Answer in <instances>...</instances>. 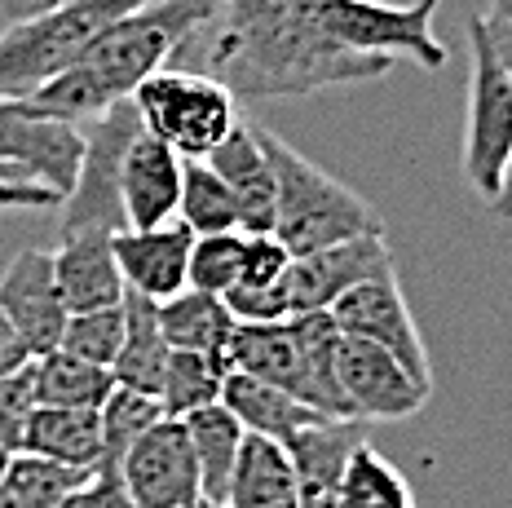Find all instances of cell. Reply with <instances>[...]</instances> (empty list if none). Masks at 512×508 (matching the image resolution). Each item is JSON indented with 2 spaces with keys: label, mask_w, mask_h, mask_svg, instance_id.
<instances>
[{
  "label": "cell",
  "mask_w": 512,
  "mask_h": 508,
  "mask_svg": "<svg viewBox=\"0 0 512 508\" xmlns=\"http://www.w3.org/2000/svg\"><path fill=\"white\" fill-rule=\"evenodd\" d=\"M204 164L230 186L234 204H239V226L248 235L274 230V168L261 142V124L239 120L226 142L204 155Z\"/></svg>",
  "instance_id": "obj_18"
},
{
  "label": "cell",
  "mask_w": 512,
  "mask_h": 508,
  "mask_svg": "<svg viewBox=\"0 0 512 508\" xmlns=\"http://www.w3.org/2000/svg\"><path fill=\"white\" fill-rule=\"evenodd\" d=\"M18 447L93 473L102 464V416L76 407H36L27 416Z\"/></svg>",
  "instance_id": "obj_22"
},
{
  "label": "cell",
  "mask_w": 512,
  "mask_h": 508,
  "mask_svg": "<svg viewBox=\"0 0 512 508\" xmlns=\"http://www.w3.org/2000/svg\"><path fill=\"white\" fill-rule=\"evenodd\" d=\"M120 345H124V301L120 305H106V310L71 314L58 349H67V354L84 358V363L111 367L115 354H120Z\"/></svg>",
  "instance_id": "obj_35"
},
{
  "label": "cell",
  "mask_w": 512,
  "mask_h": 508,
  "mask_svg": "<svg viewBox=\"0 0 512 508\" xmlns=\"http://www.w3.org/2000/svg\"><path fill=\"white\" fill-rule=\"evenodd\" d=\"M62 195L31 182H0V213H27V208H58Z\"/></svg>",
  "instance_id": "obj_40"
},
{
  "label": "cell",
  "mask_w": 512,
  "mask_h": 508,
  "mask_svg": "<svg viewBox=\"0 0 512 508\" xmlns=\"http://www.w3.org/2000/svg\"><path fill=\"white\" fill-rule=\"evenodd\" d=\"M181 155L155 133L137 129L124 155L120 173V199H124V226L128 230H151L177 217L181 204Z\"/></svg>",
  "instance_id": "obj_16"
},
{
  "label": "cell",
  "mask_w": 512,
  "mask_h": 508,
  "mask_svg": "<svg viewBox=\"0 0 512 508\" xmlns=\"http://www.w3.org/2000/svg\"><path fill=\"white\" fill-rule=\"evenodd\" d=\"M168 354H173V345H168L164 327H159V301L124 292V345L111 363L115 385L142 389V394H159Z\"/></svg>",
  "instance_id": "obj_24"
},
{
  "label": "cell",
  "mask_w": 512,
  "mask_h": 508,
  "mask_svg": "<svg viewBox=\"0 0 512 508\" xmlns=\"http://www.w3.org/2000/svg\"><path fill=\"white\" fill-rule=\"evenodd\" d=\"M199 508H230V504H199Z\"/></svg>",
  "instance_id": "obj_47"
},
{
  "label": "cell",
  "mask_w": 512,
  "mask_h": 508,
  "mask_svg": "<svg viewBox=\"0 0 512 508\" xmlns=\"http://www.w3.org/2000/svg\"><path fill=\"white\" fill-rule=\"evenodd\" d=\"M221 0H146L120 23H111L84 54L40 84L31 98H18L31 115L67 124H89L115 102L133 98V89L159 67H173L186 40L212 23Z\"/></svg>",
  "instance_id": "obj_2"
},
{
  "label": "cell",
  "mask_w": 512,
  "mask_h": 508,
  "mask_svg": "<svg viewBox=\"0 0 512 508\" xmlns=\"http://www.w3.org/2000/svg\"><path fill=\"white\" fill-rule=\"evenodd\" d=\"M23 363H31V354H27L23 336L14 332V323H9V314L0 310V376L14 372V367H23Z\"/></svg>",
  "instance_id": "obj_41"
},
{
  "label": "cell",
  "mask_w": 512,
  "mask_h": 508,
  "mask_svg": "<svg viewBox=\"0 0 512 508\" xmlns=\"http://www.w3.org/2000/svg\"><path fill=\"white\" fill-rule=\"evenodd\" d=\"M336 376L354 420H411L433 394V385H424L384 345L362 341V336H345V332H340Z\"/></svg>",
  "instance_id": "obj_10"
},
{
  "label": "cell",
  "mask_w": 512,
  "mask_h": 508,
  "mask_svg": "<svg viewBox=\"0 0 512 508\" xmlns=\"http://www.w3.org/2000/svg\"><path fill=\"white\" fill-rule=\"evenodd\" d=\"M177 221H186L195 235H217V230H243L239 226V204H234L230 186L204 160L181 164V204Z\"/></svg>",
  "instance_id": "obj_32"
},
{
  "label": "cell",
  "mask_w": 512,
  "mask_h": 508,
  "mask_svg": "<svg viewBox=\"0 0 512 508\" xmlns=\"http://www.w3.org/2000/svg\"><path fill=\"white\" fill-rule=\"evenodd\" d=\"M327 0H221L208 27L186 40L173 67L199 58L234 98H309V93L389 76L393 62L336 45L323 23Z\"/></svg>",
  "instance_id": "obj_1"
},
{
  "label": "cell",
  "mask_w": 512,
  "mask_h": 508,
  "mask_svg": "<svg viewBox=\"0 0 512 508\" xmlns=\"http://www.w3.org/2000/svg\"><path fill=\"white\" fill-rule=\"evenodd\" d=\"M362 442L358 420H314L283 442L296 473V508H340V482H345L349 455Z\"/></svg>",
  "instance_id": "obj_17"
},
{
  "label": "cell",
  "mask_w": 512,
  "mask_h": 508,
  "mask_svg": "<svg viewBox=\"0 0 512 508\" xmlns=\"http://www.w3.org/2000/svg\"><path fill=\"white\" fill-rule=\"evenodd\" d=\"M120 482L137 508H199V464L181 420H155L120 460Z\"/></svg>",
  "instance_id": "obj_11"
},
{
  "label": "cell",
  "mask_w": 512,
  "mask_h": 508,
  "mask_svg": "<svg viewBox=\"0 0 512 508\" xmlns=\"http://www.w3.org/2000/svg\"><path fill=\"white\" fill-rule=\"evenodd\" d=\"M111 389H115L111 367L84 363V358L67 354V349H53V354L36 358V407L102 411Z\"/></svg>",
  "instance_id": "obj_27"
},
{
  "label": "cell",
  "mask_w": 512,
  "mask_h": 508,
  "mask_svg": "<svg viewBox=\"0 0 512 508\" xmlns=\"http://www.w3.org/2000/svg\"><path fill=\"white\" fill-rule=\"evenodd\" d=\"M98 416H102V464H98V469L120 473V460L128 455V447H133V442L142 438L155 420H164V407H159L155 394L115 385L111 398L102 402Z\"/></svg>",
  "instance_id": "obj_33"
},
{
  "label": "cell",
  "mask_w": 512,
  "mask_h": 508,
  "mask_svg": "<svg viewBox=\"0 0 512 508\" xmlns=\"http://www.w3.org/2000/svg\"><path fill=\"white\" fill-rule=\"evenodd\" d=\"M142 129L168 142L181 160H204L239 124V98L208 71L159 67L133 89Z\"/></svg>",
  "instance_id": "obj_5"
},
{
  "label": "cell",
  "mask_w": 512,
  "mask_h": 508,
  "mask_svg": "<svg viewBox=\"0 0 512 508\" xmlns=\"http://www.w3.org/2000/svg\"><path fill=\"white\" fill-rule=\"evenodd\" d=\"M340 508H415V495L398 464L384 460L371 442H358L340 482Z\"/></svg>",
  "instance_id": "obj_31"
},
{
  "label": "cell",
  "mask_w": 512,
  "mask_h": 508,
  "mask_svg": "<svg viewBox=\"0 0 512 508\" xmlns=\"http://www.w3.org/2000/svg\"><path fill=\"white\" fill-rule=\"evenodd\" d=\"M53 274H58L62 301L71 314L106 310V305L124 301V274L115 261L111 235L106 230H80V235H62L53 248Z\"/></svg>",
  "instance_id": "obj_19"
},
{
  "label": "cell",
  "mask_w": 512,
  "mask_h": 508,
  "mask_svg": "<svg viewBox=\"0 0 512 508\" xmlns=\"http://www.w3.org/2000/svg\"><path fill=\"white\" fill-rule=\"evenodd\" d=\"M243 243L248 230H217V235H195L190 243V266H186V288L226 296L243 279Z\"/></svg>",
  "instance_id": "obj_34"
},
{
  "label": "cell",
  "mask_w": 512,
  "mask_h": 508,
  "mask_svg": "<svg viewBox=\"0 0 512 508\" xmlns=\"http://www.w3.org/2000/svg\"><path fill=\"white\" fill-rule=\"evenodd\" d=\"M490 213H495L499 221H512V160L504 168V182H499L495 199H490Z\"/></svg>",
  "instance_id": "obj_43"
},
{
  "label": "cell",
  "mask_w": 512,
  "mask_h": 508,
  "mask_svg": "<svg viewBox=\"0 0 512 508\" xmlns=\"http://www.w3.org/2000/svg\"><path fill=\"white\" fill-rule=\"evenodd\" d=\"M292 341H296V380L292 394L314 407L318 416L332 420H354L340 394V376H336V354H340V327L332 319V310H309L292 314Z\"/></svg>",
  "instance_id": "obj_20"
},
{
  "label": "cell",
  "mask_w": 512,
  "mask_h": 508,
  "mask_svg": "<svg viewBox=\"0 0 512 508\" xmlns=\"http://www.w3.org/2000/svg\"><path fill=\"white\" fill-rule=\"evenodd\" d=\"M159 327H164L173 349H195V354L226 363V349H230V336L239 327V319L230 314L226 296L186 288V292L168 296V301H159Z\"/></svg>",
  "instance_id": "obj_25"
},
{
  "label": "cell",
  "mask_w": 512,
  "mask_h": 508,
  "mask_svg": "<svg viewBox=\"0 0 512 508\" xmlns=\"http://www.w3.org/2000/svg\"><path fill=\"white\" fill-rule=\"evenodd\" d=\"M490 14H495V18H512V0H490Z\"/></svg>",
  "instance_id": "obj_46"
},
{
  "label": "cell",
  "mask_w": 512,
  "mask_h": 508,
  "mask_svg": "<svg viewBox=\"0 0 512 508\" xmlns=\"http://www.w3.org/2000/svg\"><path fill=\"white\" fill-rule=\"evenodd\" d=\"M146 0H62L0 27V98H31Z\"/></svg>",
  "instance_id": "obj_4"
},
{
  "label": "cell",
  "mask_w": 512,
  "mask_h": 508,
  "mask_svg": "<svg viewBox=\"0 0 512 508\" xmlns=\"http://www.w3.org/2000/svg\"><path fill=\"white\" fill-rule=\"evenodd\" d=\"M221 402H226V411L243 425V433H261V438H274V442H287L296 429L323 420L314 407H305L292 389L243 376V372H226Z\"/></svg>",
  "instance_id": "obj_21"
},
{
  "label": "cell",
  "mask_w": 512,
  "mask_h": 508,
  "mask_svg": "<svg viewBox=\"0 0 512 508\" xmlns=\"http://www.w3.org/2000/svg\"><path fill=\"white\" fill-rule=\"evenodd\" d=\"M226 305L239 323H287L292 319V305H287V288H234L226 292Z\"/></svg>",
  "instance_id": "obj_38"
},
{
  "label": "cell",
  "mask_w": 512,
  "mask_h": 508,
  "mask_svg": "<svg viewBox=\"0 0 512 508\" xmlns=\"http://www.w3.org/2000/svg\"><path fill=\"white\" fill-rule=\"evenodd\" d=\"M292 252H287V243L274 235V230H256L243 243V279L239 288H274V283L287 279V270H292Z\"/></svg>",
  "instance_id": "obj_36"
},
{
  "label": "cell",
  "mask_w": 512,
  "mask_h": 508,
  "mask_svg": "<svg viewBox=\"0 0 512 508\" xmlns=\"http://www.w3.org/2000/svg\"><path fill=\"white\" fill-rule=\"evenodd\" d=\"M142 129V115H137L133 98L115 102L106 115L80 124L84 133V151H80V168L76 182L62 195L58 204V239L62 235H80V230H128L124 226V199H120V173H124V155L128 142Z\"/></svg>",
  "instance_id": "obj_6"
},
{
  "label": "cell",
  "mask_w": 512,
  "mask_h": 508,
  "mask_svg": "<svg viewBox=\"0 0 512 508\" xmlns=\"http://www.w3.org/2000/svg\"><path fill=\"white\" fill-rule=\"evenodd\" d=\"M226 504L230 508H296V473L283 442L261 438V433H243Z\"/></svg>",
  "instance_id": "obj_23"
},
{
  "label": "cell",
  "mask_w": 512,
  "mask_h": 508,
  "mask_svg": "<svg viewBox=\"0 0 512 508\" xmlns=\"http://www.w3.org/2000/svg\"><path fill=\"white\" fill-rule=\"evenodd\" d=\"M380 274H393V248L384 239V230L340 239L332 248L305 252V257L292 261V270L283 279L287 305H292V314L332 310L336 296H345L349 288H358L367 279H380Z\"/></svg>",
  "instance_id": "obj_13"
},
{
  "label": "cell",
  "mask_w": 512,
  "mask_h": 508,
  "mask_svg": "<svg viewBox=\"0 0 512 508\" xmlns=\"http://www.w3.org/2000/svg\"><path fill=\"white\" fill-rule=\"evenodd\" d=\"M261 142L274 168V235L287 243L292 257L305 252L332 248L340 239L354 235H376L384 230L380 213L358 195L354 186H345L327 168L305 160L296 146H287L279 133H270L261 124Z\"/></svg>",
  "instance_id": "obj_3"
},
{
  "label": "cell",
  "mask_w": 512,
  "mask_h": 508,
  "mask_svg": "<svg viewBox=\"0 0 512 508\" xmlns=\"http://www.w3.org/2000/svg\"><path fill=\"white\" fill-rule=\"evenodd\" d=\"M512 160V76L499 67L482 18L468 23V124H464V177L477 195L495 199Z\"/></svg>",
  "instance_id": "obj_7"
},
{
  "label": "cell",
  "mask_w": 512,
  "mask_h": 508,
  "mask_svg": "<svg viewBox=\"0 0 512 508\" xmlns=\"http://www.w3.org/2000/svg\"><path fill=\"white\" fill-rule=\"evenodd\" d=\"M58 508H137L133 495L124 491L120 473H106V469H93L89 478H84L76 491L67 495Z\"/></svg>",
  "instance_id": "obj_39"
},
{
  "label": "cell",
  "mask_w": 512,
  "mask_h": 508,
  "mask_svg": "<svg viewBox=\"0 0 512 508\" xmlns=\"http://www.w3.org/2000/svg\"><path fill=\"white\" fill-rule=\"evenodd\" d=\"M31 411H36V358L0 376V433L18 442Z\"/></svg>",
  "instance_id": "obj_37"
},
{
  "label": "cell",
  "mask_w": 512,
  "mask_h": 508,
  "mask_svg": "<svg viewBox=\"0 0 512 508\" xmlns=\"http://www.w3.org/2000/svg\"><path fill=\"white\" fill-rule=\"evenodd\" d=\"M14 451H18V442L0 433V478H5V469H9V460H14Z\"/></svg>",
  "instance_id": "obj_45"
},
{
  "label": "cell",
  "mask_w": 512,
  "mask_h": 508,
  "mask_svg": "<svg viewBox=\"0 0 512 508\" xmlns=\"http://www.w3.org/2000/svg\"><path fill=\"white\" fill-rule=\"evenodd\" d=\"M31 9H36V0H0V14L14 23V18H27Z\"/></svg>",
  "instance_id": "obj_44"
},
{
  "label": "cell",
  "mask_w": 512,
  "mask_h": 508,
  "mask_svg": "<svg viewBox=\"0 0 512 508\" xmlns=\"http://www.w3.org/2000/svg\"><path fill=\"white\" fill-rule=\"evenodd\" d=\"M181 425H186L190 447H195L204 504H226L230 473H234V460H239V447H243V425L226 411V402H212V407L186 416Z\"/></svg>",
  "instance_id": "obj_26"
},
{
  "label": "cell",
  "mask_w": 512,
  "mask_h": 508,
  "mask_svg": "<svg viewBox=\"0 0 512 508\" xmlns=\"http://www.w3.org/2000/svg\"><path fill=\"white\" fill-rule=\"evenodd\" d=\"M332 319L345 336H362V341L384 345L393 358H402L424 385H433L429 349H424V336L411 319V305H407V292H402L398 274H380V279H367V283H358V288H349L345 296H336Z\"/></svg>",
  "instance_id": "obj_12"
},
{
  "label": "cell",
  "mask_w": 512,
  "mask_h": 508,
  "mask_svg": "<svg viewBox=\"0 0 512 508\" xmlns=\"http://www.w3.org/2000/svg\"><path fill=\"white\" fill-rule=\"evenodd\" d=\"M190 243H195V230L177 217L151 230H115L111 248L120 261L124 288L146 301H168V296L186 292Z\"/></svg>",
  "instance_id": "obj_15"
},
{
  "label": "cell",
  "mask_w": 512,
  "mask_h": 508,
  "mask_svg": "<svg viewBox=\"0 0 512 508\" xmlns=\"http://www.w3.org/2000/svg\"><path fill=\"white\" fill-rule=\"evenodd\" d=\"M221 385H226V363L208 354H195V349H173L164 367V380H159V407L164 416L186 420L195 411L221 402Z\"/></svg>",
  "instance_id": "obj_30"
},
{
  "label": "cell",
  "mask_w": 512,
  "mask_h": 508,
  "mask_svg": "<svg viewBox=\"0 0 512 508\" xmlns=\"http://www.w3.org/2000/svg\"><path fill=\"white\" fill-rule=\"evenodd\" d=\"M84 478H89L84 469L45 460L36 451H14L0 478V508H58Z\"/></svg>",
  "instance_id": "obj_29"
},
{
  "label": "cell",
  "mask_w": 512,
  "mask_h": 508,
  "mask_svg": "<svg viewBox=\"0 0 512 508\" xmlns=\"http://www.w3.org/2000/svg\"><path fill=\"white\" fill-rule=\"evenodd\" d=\"M84 151L80 124L31 115L23 102L0 98V182H31L67 195Z\"/></svg>",
  "instance_id": "obj_9"
},
{
  "label": "cell",
  "mask_w": 512,
  "mask_h": 508,
  "mask_svg": "<svg viewBox=\"0 0 512 508\" xmlns=\"http://www.w3.org/2000/svg\"><path fill=\"white\" fill-rule=\"evenodd\" d=\"M482 31L490 40V49H495L499 67L512 76V18H495V14H482Z\"/></svg>",
  "instance_id": "obj_42"
},
{
  "label": "cell",
  "mask_w": 512,
  "mask_h": 508,
  "mask_svg": "<svg viewBox=\"0 0 512 508\" xmlns=\"http://www.w3.org/2000/svg\"><path fill=\"white\" fill-rule=\"evenodd\" d=\"M0 310L9 314L14 332L23 336L31 358H45L62 345L67 332V301H62L58 274H53V252L23 248L0 274Z\"/></svg>",
  "instance_id": "obj_14"
},
{
  "label": "cell",
  "mask_w": 512,
  "mask_h": 508,
  "mask_svg": "<svg viewBox=\"0 0 512 508\" xmlns=\"http://www.w3.org/2000/svg\"><path fill=\"white\" fill-rule=\"evenodd\" d=\"M226 367L292 389V380H296L292 323H239L226 349Z\"/></svg>",
  "instance_id": "obj_28"
},
{
  "label": "cell",
  "mask_w": 512,
  "mask_h": 508,
  "mask_svg": "<svg viewBox=\"0 0 512 508\" xmlns=\"http://www.w3.org/2000/svg\"><path fill=\"white\" fill-rule=\"evenodd\" d=\"M437 5L442 0H327L323 5V23L332 31L336 45L354 49L367 58H411L424 71H442L446 67V45L437 40Z\"/></svg>",
  "instance_id": "obj_8"
}]
</instances>
